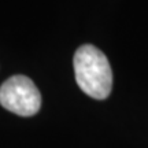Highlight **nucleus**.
Instances as JSON below:
<instances>
[{"label":"nucleus","mask_w":148,"mask_h":148,"mask_svg":"<svg viewBox=\"0 0 148 148\" xmlns=\"http://www.w3.org/2000/svg\"><path fill=\"white\" fill-rule=\"evenodd\" d=\"M74 73L79 89L88 96L103 100L112 88L110 62L99 48L84 44L74 53Z\"/></svg>","instance_id":"nucleus-1"},{"label":"nucleus","mask_w":148,"mask_h":148,"mask_svg":"<svg viewBox=\"0 0 148 148\" xmlns=\"http://www.w3.org/2000/svg\"><path fill=\"white\" fill-rule=\"evenodd\" d=\"M0 104L21 116H32L41 107V95L26 75H12L0 86Z\"/></svg>","instance_id":"nucleus-2"}]
</instances>
